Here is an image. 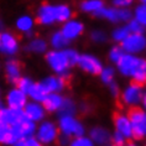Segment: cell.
Returning <instances> with one entry per match:
<instances>
[{
	"mask_svg": "<svg viewBox=\"0 0 146 146\" xmlns=\"http://www.w3.org/2000/svg\"><path fill=\"white\" fill-rule=\"evenodd\" d=\"M144 94H145L144 87L137 84V83L131 82L121 89V92H120V99H121V103L124 105L134 109V108L140 107Z\"/></svg>",
	"mask_w": 146,
	"mask_h": 146,
	"instance_id": "obj_6",
	"label": "cell"
},
{
	"mask_svg": "<svg viewBox=\"0 0 146 146\" xmlns=\"http://www.w3.org/2000/svg\"><path fill=\"white\" fill-rule=\"evenodd\" d=\"M24 114L29 120L34 121L35 124L42 123L43 120H46L47 116V113L45 108H43V105L41 103H36V102H31V100H29V103L25 105Z\"/></svg>",
	"mask_w": 146,
	"mask_h": 146,
	"instance_id": "obj_14",
	"label": "cell"
},
{
	"mask_svg": "<svg viewBox=\"0 0 146 146\" xmlns=\"http://www.w3.org/2000/svg\"><path fill=\"white\" fill-rule=\"evenodd\" d=\"M4 73H5V79L10 86H16L19 79L23 77V68L21 63L17 58H8L4 63Z\"/></svg>",
	"mask_w": 146,
	"mask_h": 146,
	"instance_id": "obj_13",
	"label": "cell"
},
{
	"mask_svg": "<svg viewBox=\"0 0 146 146\" xmlns=\"http://www.w3.org/2000/svg\"><path fill=\"white\" fill-rule=\"evenodd\" d=\"M118 73L125 78H130L140 86L146 84V58L141 56L124 53L120 61L115 64Z\"/></svg>",
	"mask_w": 146,
	"mask_h": 146,
	"instance_id": "obj_2",
	"label": "cell"
},
{
	"mask_svg": "<svg viewBox=\"0 0 146 146\" xmlns=\"http://www.w3.org/2000/svg\"><path fill=\"white\" fill-rule=\"evenodd\" d=\"M25 146H43V145L34 136V137H30V139H27V140H25Z\"/></svg>",
	"mask_w": 146,
	"mask_h": 146,
	"instance_id": "obj_42",
	"label": "cell"
},
{
	"mask_svg": "<svg viewBox=\"0 0 146 146\" xmlns=\"http://www.w3.org/2000/svg\"><path fill=\"white\" fill-rule=\"evenodd\" d=\"M69 42L67 38L62 35V32L60 30L53 31L51 34L48 38V45L51 47V50H56V51H64L66 48L69 47Z\"/></svg>",
	"mask_w": 146,
	"mask_h": 146,
	"instance_id": "obj_24",
	"label": "cell"
},
{
	"mask_svg": "<svg viewBox=\"0 0 146 146\" xmlns=\"http://www.w3.org/2000/svg\"><path fill=\"white\" fill-rule=\"evenodd\" d=\"M20 52V38L15 32L5 30L0 34V53L8 58H14Z\"/></svg>",
	"mask_w": 146,
	"mask_h": 146,
	"instance_id": "obj_7",
	"label": "cell"
},
{
	"mask_svg": "<svg viewBox=\"0 0 146 146\" xmlns=\"http://www.w3.org/2000/svg\"><path fill=\"white\" fill-rule=\"evenodd\" d=\"M88 136L94 142L96 146H105L110 144V140H111L110 130L102 125H96L90 127L88 131Z\"/></svg>",
	"mask_w": 146,
	"mask_h": 146,
	"instance_id": "obj_15",
	"label": "cell"
},
{
	"mask_svg": "<svg viewBox=\"0 0 146 146\" xmlns=\"http://www.w3.org/2000/svg\"><path fill=\"white\" fill-rule=\"evenodd\" d=\"M94 17L97 19H102L105 21H109L111 24H118L119 23V16H118V9L114 8V6H107L105 5L103 9H100L98 11Z\"/></svg>",
	"mask_w": 146,
	"mask_h": 146,
	"instance_id": "obj_26",
	"label": "cell"
},
{
	"mask_svg": "<svg viewBox=\"0 0 146 146\" xmlns=\"http://www.w3.org/2000/svg\"><path fill=\"white\" fill-rule=\"evenodd\" d=\"M14 146H25V141H19L17 144H15Z\"/></svg>",
	"mask_w": 146,
	"mask_h": 146,
	"instance_id": "obj_50",
	"label": "cell"
},
{
	"mask_svg": "<svg viewBox=\"0 0 146 146\" xmlns=\"http://www.w3.org/2000/svg\"><path fill=\"white\" fill-rule=\"evenodd\" d=\"M108 90H109V93H110V96L111 97H120V92H121V89H120V87L118 84V82H113L111 84H109L108 86Z\"/></svg>",
	"mask_w": 146,
	"mask_h": 146,
	"instance_id": "obj_41",
	"label": "cell"
},
{
	"mask_svg": "<svg viewBox=\"0 0 146 146\" xmlns=\"http://www.w3.org/2000/svg\"><path fill=\"white\" fill-rule=\"evenodd\" d=\"M35 137L41 142L43 146H51L56 144L60 137V130H58L57 123L52 120H43L42 123L37 124Z\"/></svg>",
	"mask_w": 146,
	"mask_h": 146,
	"instance_id": "obj_5",
	"label": "cell"
},
{
	"mask_svg": "<svg viewBox=\"0 0 146 146\" xmlns=\"http://www.w3.org/2000/svg\"><path fill=\"white\" fill-rule=\"evenodd\" d=\"M141 3H144V4L146 5V0H144V1H141Z\"/></svg>",
	"mask_w": 146,
	"mask_h": 146,
	"instance_id": "obj_52",
	"label": "cell"
},
{
	"mask_svg": "<svg viewBox=\"0 0 146 146\" xmlns=\"http://www.w3.org/2000/svg\"><path fill=\"white\" fill-rule=\"evenodd\" d=\"M64 97L60 93H51L48 94L45 100L42 102V105L45 108V110L47 114H57L60 111V109L62 108V104H63Z\"/></svg>",
	"mask_w": 146,
	"mask_h": 146,
	"instance_id": "obj_21",
	"label": "cell"
},
{
	"mask_svg": "<svg viewBox=\"0 0 146 146\" xmlns=\"http://www.w3.org/2000/svg\"><path fill=\"white\" fill-rule=\"evenodd\" d=\"M57 126L60 130V135L74 139L86 135V125L79 120L77 116H58Z\"/></svg>",
	"mask_w": 146,
	"mask_h": 146,
	"instance_id": "obj_4",
	"label": "cell"
},
{
	"mask_svg": "<svg viewBox=\"0 0 146 146\" xmlns=\"http://www.w3.org/2000/svg\"><path fill=\"white\" fill-rule=\"evenodd\" d=\"M126 27L130 34H145V30H146L145 27H142L141 25L134 19L130 20L129 23L126 24Z\"/></svg>",
	"mask_w": 146,
	"mask_h": 146,
	"instance_id": "obj_38",
	"label": "cell"
},
{
	"mask_svg": "<svg viewBox=\"0 0 146 146\" xmlns=\"http://www.w3.org/2000/svg\"><path fill=\"white\" fill-rule=\"evenodd\" d=\"M133 19L136 20L142 27L146 29V5L144 3L135 5L133 9Z\"/></svg>",
	"mask_w": 146,
	"mask_h": 146,
	"instance_id": "obj_31",
	"label": "cell"
},
{
	"mask_svg": "<svg viewBox=\"0 0 146 146\" xmlns=\"http://www.w3.org/2000/svg\"><path fill=\"white\" fill-rule=\"evenodd\" d=\"M126 142H127V140L121 134L116 133V131H113V133H111V140H110V144L115 145V146H125Z\"/></svg>",
	"mask_w": 146,
	"mask_h": 146,
	"instance_id": "obj_39",
	"label": "cell"
},
{
	"mask_svg": "<svg viewBox=\"0 0 146 146\" xmlns=\"http://www.w3.org/2000/svg\"><path fill=\"white\" fill-rule=\"evenodd\" d=\"M26 119L24 114V110L20 109H11L8 107H4L0 110V121L5 123L9 126H15L17 124Z\"/></svg>",
	"mask_w": 146,
	"mask_h": 146,
	"instance_id": "obj_17",
	"label": "cell"
},
{
	"mask_svg": "<svg viewBox=\"0 0 146 146\" xmlns=\"http://www.w3.org/2000/svg\"><path fill=\"white\" fill-rule=\"evenodd\" d=\"M4 107H5V103L1 100V89H0V110H1Z\"/></svg>",
	"mask_w": 146,
	"mask_h": 146,
	"instance_id": "obj_49",
	"label": "cell"
},
{
	"mask_svg": "<svg viewBox=\"0 0 146 146\" xmlns=\"http://www.w3.org/2000/svg\"><path fill=\"white\" fill-rule=\"evenodd\" d=\"M113 124H114V131L121 134L126 140L133 139V127H131V121L127 114H124V113L115 114Z\"/></svg>",
	"mask_w": 146,
	"mask_h": 146,
	"instance_id": "obj_16",
	"label": "cell"
},
{
	"mask_svg": "<svg viewBox=\"0 0 146 146\" xmlns=\"http://www.w3.org/2000/svg\"><path fill=\"white\" fill-rule=\"evenodd\" d=\"M77 67L81 69L82 72L87 73V74L99 76V73L102 72L104 64H103V62H102L100 58L98 56H96V54L84 52V53L79 54Z\"/></svg>",
	"mask_w": 146,
	"mask_h": 146,
	"instance_id": "obj_8",
	"label": "cell"
},
{
	"mask_svg": "<svg viewBox=\"0 0 146 146\" xmlns=\"http://www.w3.org/2000/svg\"><path fill=\"white\" fill-rule=\"evenodd\" d=\"M3 31H5V23L3 21V19H0V34Z\"/></svg>",
	"mask_w": 146,
	"mask_h": 146,
	"instance_id": "obj_47",
	"label": "cell"
},
{
	"mask_svg": "<svg viewBox=\"0 0 146 146\" xmlns=\"http://www.w3.org/2000/svg\"><path fill=\"white\" fill-rule=\"evenodd\" d=\"M24 36H25V38H27V40H31V38H34V37H35V31L26 32V34H24Z\"/></svg>",
	"mask_w": 146,
	"mask_h": 146,
	"instance_id": "obj_46",
	"label": "cell"
},
{
	"mask_svg": "<svg viewBox=\"0 0 146 146\" xmlns=\"http://www.w3.org/2000/svg\"><path fill=\"white\" fill-rule=\"evenodd\" d=\"M78 111V104L76 103L72 98L69 97H64L63 104H62V108L60 109V111L57 113L58 116H76Z\"/></svg>",
	"mask_w": 146,
	"mask_h": 146,
	"instance_id": "obj_28",
	"label": "cell"
},
{
	"mask_svg": "<svg viewBox=\"0 0 146 146\" xmlns=\"http://www.w3.org/2000/svg\"><path fill=\"white\" fill-rule=\"evenodd\" d=\"M50 50L48 41L40 36H35L34 38L29 40L26 45L24 46V51L31 54H46Z\"/></svg>",
	"mask_w": 146,
	"mask_h": 146,
	"instance_id": "obj_20",
	"label": "cell"
},
{
	"mask_svg": "<svg viewBox=\"0 0 146 146\" xmlns=\"http://www.w3.org/2000/svg\"><path fill=\"white\" fill-rule=\"evenodd\" d=\"M145 146H146V142H145Z\"/></svg>",
	"mask_w": 146,
	"mask_h": 146,
	"instance_id": "obj_54",
	"label": "cell"
},
{
	"mask_svg": "<svg viewBox=\"0 0 146 146\" xmlns=\"http://www.w3.org/2000/svg\"><path fill=\"white\" fill-rule=\"evenodd\" d=\"M89 40L93 43L102 45V43H105L108 41V34L103 29H93V30L89 32Z\"/></svg>",
	"mask_w": 146,
	"mask_h": 146,
	"instance_id": "obj_32",
	"label": "cell"
},
{
	"mask_svg": "<svg viewBox=\"0 0 146 146\" xmlns=\"http://www.w3.org/2000/svg\"><path fill=\"white\" fill-rule=\"evenodd\" d=\"M140 108H141V109H142V110H144V111H146V93L144 94V97H142V100H141Z\"/></svg>",
	"mask_w": 146,
	"mask_h": 146,
	"instance_id": "obj_45",
	"label": "cell"
},
{
	"mask_svg": "<svg viewBox=\"0 0 146 146\" xmlns=\"http://www.w3.org/2000/svg\"><path fill=\"white\" fill-rule=\"evenodd\" d=\"M73 19V9L66 3H45L36 10V24L48 27L54 24H64Z\"/></svg>",
	"mask_w": 146,
	"mask_h": 146,
	"instance_id": "obj_1",
	"label": "cell"
},
{
	"mask_svg": "<svg viewBox=\"0 0 146 146\" xmlns=\"http://www.w3.org/2000/svg\"><path fill=\"white\" fill-rule=\"evenodd\" d=\"M69 141H71V139L66 137L63 136V135H60V137H58V144H60L61 146H68L69 145Z\"/></svg>",
	"mask_w": 146,
	"mask_h": 146,
	"instance_id": "obj_43",
	"label": "cell"
},
{
	"mask_svg": "<svg viewBox=\"0 0 146 146\" xmlns=\"http://www.w3.org/2000/svg\"><path fill=\"white\" fill-rule=\"evenodd\" d=\"M116 73H118V71H116V68L114 67V66H104L103 69H102V72L99 73V79L100 82L103 83L104 86H109L113 82L116 81Z\"/></svg>",
	"mask_w": 146,
	"mask_h": 146,
	"instance_id": "obj_29",
	"label": "cell"
},
{
	"mask_svg": "<svg viewBox=\"0 0 146 146\" xmlns=\"http://www.w3.org/2000/svg\"><path fill=\"white\" fill-rule=\"evenodd\" d=\"M4 103L5 107L8 108L24 110L25 105L29 103V97L24 92H21L17 87H11L5 94Z\"/></svg>",
	"mask_w": 146,
	"mask_h": 146,
	"instance_id": "obj_12",
	"label": "cell"
},
{
	"mask_svg": "<svg viewBox=\"0 0 146 146\" xmlns=\"http://www.w3.org/2000/svg\"><path fill=\"white\" fill-rule=\"evenodd\" d=\"M34 84H35V81L31 77H29V76H23V77L19 79V82L16 83L15 87H17L21 92H24L27 96V93L30 92V89L32 88Z\"/></svg>",
	"mask_w": 146,
	"mask_h": 146,
	"instance_id": "obj_33",
	"label": "cell"
},
{
	"mask_svg": "<svg viewBox=\"0 0 146 146\" xmlns=\"http://www.w3.org/2000/svg\"><path fill=\"white\" fill-rule=\"evenodd\" d=\"M129 35H130V32H129V30H127L126 25H120V26H116V27H114L111 30L110 38L115 43H119V45H121V43L125 41V38Z\"/></svg>",
	"mask_w": 146,
	"mask_h": 146,
	"instance_id": "obj_30",
	"label": "cell"
},
{
	"mask_svg": "<svg viewBox=\"0 0 146 146\" xmlns=\"http://www.w3.org/2000/svg\"><path fill=\"white\" fill-rule=\"evenodd\" d=\"M127 115L130 118L131 127H133V137L136 140L146 139V111L139 107L131 109Z\"/></svg>",
	"mask_w": 146,
	"mask_h": 146,
	"instance_id": "obj_9",
	"label": "cell"
},
{
	"mask_svg": "<svg viewBox=\"0 0 146 146\" xmlns=\"http://www.w3.org/2000/svg\"><path fill=\"white\" fill-rule=\"evenodd\" d=\"M40 83L42 84V87L45 88L47 94L51 93H62V90L66 88V79L60 77V76H54V74H50L43 77Z\"/></svg>",
	"mask_w": 146,
	"mask_h": 146,
	"instance_id": "obj_19",
	"label": "cell"
},
{
	"mask_svg": "<svg viewBox=\"0 0 146 146\" xmlns=\"http://www.w3.org/2000/svg\"><path fill=\"white\" fill-rule=\"evenodd\" d=\"M78 110H81L82 113H88L89 111V104L84 103V102H82L81 105H78Z\"/></svg>",
	"mask_w": 146,
	"mask_h": 146,
	"instance_id": "obj_44",
	"label": "cell"
},
{
	"mask_svg": "<svg viewBox=\"0 0 146 146\" xmlns=\"http://www.w3.org/2000/svg\"><path fill=\"white\" fill-rule=\"evenodd\" d=\"M84 30H86L84 23L81 21L79 19H74V17L68 20L67 23L62 24V26L60 29L62 35H63L69 42H72V41H74V40L81 37V36L84 34Z\"/></svg>",
	"mask_w": 146,
	"mask_h": 146,
	"instance_id": "obj_11",
	"label": "cell"
},
{
	"mask_svg": "<svg viewBox=\"0 0 146 146\" xmlns=\"http://www.w3.org/2000/svg\"><path fill=\"white\" fill-rule=\"evenodd\" d=\"M105 146H115V145H113V144H108V145H105Z\"/></svg>",
	"mask_w": 146,
	"mask_h": 146,
	"instance_id": "obj_51",
	"label": "cell"
},
{
	"mask_svg": "<svg viewBox=\"0 0 146 146\" xmlns=\"http://www.w3.org/2000/svg\"><path fill=\"white\" fill-rule=\"evenodd\" d=\"M68 146H96V145H94V142L89 139L88 135H84V136L71 139Z\"/></svg>",
	"mask_w": 146,
	"mask_h": 146,
	"instance_id": "obj_35",
	"label": "cell"
},
{
	"mask_svg": "<svg viewBox=\"0 0 146 146\" xmlns=\"http://www.w3.org/2000/svg\"><path fill=\"white\" fill-rule=\"evenodd\" d=\"M45 61L54 76H60V77L64 79L69 77L72 67L69 64L64 51L48 50V52L45 54Z\"/></svg>",
	"mask_w": 146,
	"mask_h": 146,
	"instance_id": "obj_3",
	"label": "cell"
},
{
	"mask_svg": "<svg viewBox=\"0 0 146 146\" xmlns=\"http://www.w3.org/2000/svg\"><path fill=\"white\" fill-rule=\"evenodd\" d=\"M124 56V51L121 48V46L120 45H115L113 46L110 50H109L108 52V60L111 62L113 64H116L118 62L120 61V58Z\"/></svg>",
	"mask_w": 146,
	"mask_h": 146,
	"instance_id": "obj_34",
	"label": "cell"
},
{
	"mask_svg": "<svg viewBox=\"0 0 146 146\" xmlns=\"http://www.w3.org/2000/svg\"><path fill=\"white\" fill-rule=\"evenodd\" d=\"M35 26H36L35 16L30 15V14H23L15 20L16 31L21 32L23 35L30 31H35Z\"/></svg>",
	"mask_w": 146,
	"mask_h": 146,
	"instance_id": "obj_22",
	"label": "cell"
},
{
	"mask_svg": "<svg viewBox=\"0 0 146 146\" xmlns=\"http://www.w3.org/2000/svg\"><path fill=\"white\" fill-rule=\"evenodd\" d=\"M104 6L105 3L103 0H83L79 4V10L84 14H89V15L94 16Z\"/></svg>",
	"mask_w": 146,
	"mask_h": 146,
	"instance_id": "obj_25",
	"label": "cell"
},
{
	"mask_svg": "<svg viewBox=\"0 0 146 146\" xmlns=\"http://www.w3.org/2000/svg\"><path fill=\"white\" fill-rule=\"evenodd\" d=\"M14 133L16 134L19 141H25L30 137H34L36 134V130H37V124H35L34 121L29 120L27 118L21 121L20 124H17L15 126H11Z\"/></svg>",
	"mask_w": 146,
	"mask_h": 146,
	"instance_id": "obj_18",
	"label": "cell"
},
{
	"mask_svg": "<svg viewBox=\"0 0 146 146\" xmlns=\"http://www.w3.org/2000/svg\"><path fill=\"white\" fill-rule=\"evenodd\" d=\"M19 142L16 134L14 133L13 127L6 125L5 123L0 121V145L5 146H14Z\"/></svg>",
	"mask_w": 146,
	"mask_h": 146,
	"instance_id": "obj_23",
	"label": "cell"
},
{
	"mask_svg": "<svg viewBox=\"0 0 146 146\" xmlns=\"http://www.w3.org/2000/svg\"><path fill=\"white\" fill-rule=\"evenodd\" d=\"M120 46L124 53L139 56L146 51V34H130Z\"/></svg>",
	"mask_w": 146,
	"mask_h": 146,
	"instance_id": "obj_10",
	"label": "cell"
},
{
	"mask_svg": "<svg viewBox=\"0 0 146 146\" xmlns=\"http://www.w3.org/2000/svg\"><path fill=\"white\" fill-rule=\"evenodd\" d=\"M119 23H124L126 25L130 20H133V10L131 9H118Z\"/></svg>",
	"mask_w": 146,
	"mask_h": 146,
	"instance_id": "obj_37",
	"label": "cell"
},
{
	"mask_svg": "<svg viewBox=\"0 0 146 146\" xmlns=\"http://www.w3.org/2000/svg\"><path fill=\"white\" fill-rule=\"evenodd\" d=\"M64 52H66V56H67L68 58V62H69V64H71V67H76L78 63V58H79V53L76 48H72V47H68V48H66L64 50Z\"/></svg>",
	"mask_w": 146,
	"mask_h": 146,
	"instance_id": "obj_36",
	"label": "cell"
},
{
	"mask_svg": "<svg viewBox=\"0 0 146 146\" xmlns=\"http://www.w3.org/2000/svg\"><path fill=\"white\" fill-rule=\"evenodd\" d=\"M134 3L131 0H113L111 6H114L116 9H130V6H133Z\"/></svg>",
	"mask_w": 146,
	"mask_h": 146,
	"instance_id": "obj_40",
	"label": "cell"
},
{
	"mask_svg": "<svg viewBox=\"0 0 146 146\" xmlns=\"http://www.w3.org/2000/svg\"><path fill=\"white\" fill-rule=\"evenodd\" d=\"M0 72H1V66H0Z\"/></svg>",
	"mask_w": 146,
	"mask_h": 146,
	"instance_id": "obj_53",
	"label": "cell"
},
{
	"mask_svg": "<svg viewBox=\"0 0 146 146\" xmlns=\"http://www.w3.org/2000/svg\"><path fill=\"white\" fill-rule=\"evenodd\" d=\"M48 96L47 92L45 90V88L42 87V84L38 82H35V84L32 86V88L30 89V92L27 93V97H29V100L31 102H36V103H41L45 100V98Z\"/></svg>",
	"mask_w": 146,
	"mask_h": 146,
	"instance_id": "obj_27",
	"label": "cell"
},
{
	"mask_svg": "<svg viewBox=\"0 0 146 146\" xmlns=\"http://www.w3.org/2000/svg\"><path fill=\"white\" fill-rule=\"evenodd\" d=\"M125 146H141V145H139L136 141H130V142H126Z\"/></svg>",
	"mask_w": 146,
	"mask_h": 146,
	"instance_id": "obj_48",
	"label": "cell"
}]
</instances>
